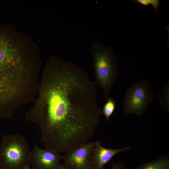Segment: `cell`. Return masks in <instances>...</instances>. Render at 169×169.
Wrapping results in <instances>:
<instances>
[{
	"label": "cell",
	"instance_id": "6da1fadb",
	"mask_svg": "<svg viewBox=\"0 0 169 169\" xmlns=\"http://www.w3.org/2000/svg\"><path fill=\"white\" fill-rule=\"evenodd\" d=\"M97 86L82 68L53 55L47 62L33 106L25 120L37 124L45 149L69 152L94 135L102 114Z\"/></svg>",
	"mask_w": 169,
	"mask_h": 169
},
{
	"label": "cell",
	"instance_id": "7a4b0ae2",
	"mask_svg": "<svg viewBox=\"0 0 169 169\" xmlns=\"http://www.w3.org/2000/svg\"><path fill=\"white\" fill-rule=\"evenodd\" d=\"M14 38L0 34V116L35 99L39 85V55Z\"/></svg>",
	"mask_w": 169,
	"mask_h": 169
},
{
	"label": "cell",
	"instance_id": "3957f363",
	"mask_svg": "<svg viewBox=\"0 0 169 169\" xmlns=\"http://www.w3.org/2000/svg\"><path fill=\"white\" fill-rule=\"evenodd\" d=\"M95 81L102 90L106 100L118 75V68L114 52L108 46L94 42L90 47Z\"/></svg>",
	"mask_w": 169,
	"mask_h": 169
},
{
	"label": "cell",
	"instance_id": "277c9868",
	"mask_svg": "<svg viewBox=\"0 0 169 169\" xmlns=\"http://www.w3.org/2000/svg\"><path fill=\"white\" fill-rule=\"evenodd\" d=\"M31 152L22 135H4L0 141V165L3 169H24L29 166Z\"/></svg>",
	"mask_w": 169,
	"mask_h": 169
},
{
	"label": "cell",
	"instance_id": "5b68a950",
	"mask_svg": "<svg viewBox=\"0 0 169 169\" xmlns=\"http://www.w3.org/2000/svg\"><path fill=\"white\" fill-rule=\"evenodd\" d=\"M151 84L146 79L135 82L125 92L123 109L125 115H143L147 111L154 97Z\"/></svg>",
	"mask_w": 169,
	"mask_h": 169
},
{
	"label": "cell",
	"instance_id": "8992f818",
	"mask_svg": "<svg viewBox=\"0 0 169 169\" xmlns=\"http://www.w3.org/2000/svg\"><path fill=\"white\" fill-rule=\"evenodd\" d=\"M96 142L84 145L66 153L63 165L69 169H92L91 159Z\"/></svg>",
	"mask_w": 169,
	"mask_h": 169
},
{
	"label": "cell",
	"instance_id": "52a82bcc",
	"mask_svg": "<svg viewBox=\"0 0 169 169\" xmlns=\"http://www.w3.org/2000/svg\"><path fill=\"white\" fill-rule=\"evenodd\" d=\"M63 156L59 153L43 149L35 145L31 151L30 165L33 169H59Z\"/></svg>",
	"mask_w": 169,
	"mask_h": 169
},
{
	"label": "cell",
	"instance_id": "ba28073f",
	"mask_svg": "<svg viewBox=\"0 0 169 169\" xmlns=\"http://www.w3.org/2000/svg\"><path fill=\"white\" fill-rule=\"evenodd\" d=\"M130 149L128 146L116 149L106 148L101 145L100 141H96L92 157V169H103L116 155Z\"/></svg>",
	"mask_w": 169,
	"mask_h": 169
},
{
	"label": "cell",
	"instance_id": "9c48e42d",
	"mask_svg": "<svg viewBox=\"0 0 169 169\" xmlns=\"http://www.w3.org/2000/svg\"><path fill=\"white\" fill-rule=\"evenodd\" d=\"M134 169H169V156H161Z\"/></svg>",
	"mask_w": 169,
	"mask_h": 169
},
{
	"label": "cell",
	"instance_id": "30bf717a",
	"mask_svg": "<svg viewBox=\"0 0 169 169\" xmlns=\"http://www.w3.org/2000/svg\"><path fill=\"white\" fill-rule=\"evenodd\" d=\"M169 81L163 86L159 94L158 98L163 111L166 113L169 112Z\"/></svg>",
	"mask_w": 169,
	"mask_h": 169
},
{
	"label": "cell",
	"instance_id": "8fae6325",
	"mask_svg": "<svg viewBox=\"0 0 169 169\" xmlns=\"http://www.w3.org/2000/svg\"><path fill=\"white\" fill-rule=\"evenodd\" d=\"M106 99L107 101L104 105L102 111L108 122L115 110L116 102L112 98H107Z\"/></svg>",
	"mask_w": 169,
	"mask_h": 169
},
{
	"label": "cell",
	"instance_id": "7c38bea8",
	"mask_svg": "<svg viewBox=\"0 0 169 169\" xmlns=\"http://www.w3.org/2000/svg\"><path fill=\"white\" fill-rule=\"evenodd\" d=\"M134 1L143 6H146L151 4L155 9L156 13H157L160 1L159 0H136Z\"/></svg>",
	"mask_w": 169,
	"mask_h": 169
},
{
	"label": "cell",
	"instance_id": "4fadbf2b",
	"mask_svg": "<svg viewBox=\"0 0 169 169\" xmlns=\"http://www.w3.org/2000/svg\"><path fill=\"white\" fill-rule=\"evenodd\" d=\"M110 169H128L121 162L116 163L115 162L112 164Z\"/></svg>",
	"mask_w": 169,
	"mask_h": 169
},
{
	"label": "cell",
	"instance_id": "5bb4252c",
	"mask_svg": "<svg viewBox=\"0 0 169 169\" xmlns=\"http://www.w3.org/2000/svg\"><path fill=\"white\" fill-rule=\"evenodd\" d=\"M59 169H69L68 168L66 167L63 164H62V165H61Z\"/></svg>",
	"mask_w": 169,
	"mask_h": 169
},
{
	"label": "cell",
	"instance_id": "9a60e30c",
	"mask_svg": "<svg viewBox=\"0 0 169 169\" xmlns=\"http://www.w3.org/2000/svg\"><path fill=\"white\" fill-rule=\"evenodd\" d=\"M24 169H31L30 168L29 166H28L26 167V168H25Z\"/></svg>",
	"mask_w": 169,
	"mask_h": 169
},
{
	"label": "cell",
	"instance_id": "2e32d148",
	"mask_svg": "<svg viewBox=\"0 0 169 169\" xmlns=\"http://www.w3.org/2000/svg\"><path fill=\"white\" fill-rule=\"evenodd\" d=\"M0 169H3L2 167L0 165Z\"/></svg>",
	"mask_w": 169,
	"mask_h": 169
}]
</instances>
